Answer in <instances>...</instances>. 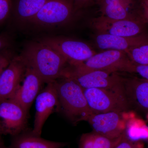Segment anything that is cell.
<instances>
[{"label":"cell","mask_w":148,"mask_h":148,"mask_svg":"<svg viewBox=\"0 0 148 148\" xmlns=\"http://www.w3.org/2000/svg\"><path fill=\"white\" fill-rule=\"evenodd\" d=\"M75 13L71 0H48L29 23L38 27L56 26L69 21Z\"/></svg>","instance_id":"52a82bcc"},{"label":"cell","mask_w":148,"mask_h":148,"mask_svg":"<svg viewBox=\"0 0 148 148\" xmlns=\"http://www.w3.org/2000/svg\"><path fill=\"white\" fill-rule=\"evenodd\" d=\"M96 45L103 50L127 51L138 46L148 43V36L141 34L137 36H119L106 34H98L95 38Z\"/></svg>","instance_id":"5bb4252c"},{"label":"cell","mask_w":148,"mask_h":148,"mask_svg":"<svg viewBox=\"0 0 148 148\" xmlns=\"http://www.w3.org/2000/svg\"><path fill=\"white\" fill-rule=\"evenodd\" d=\"M124 86L128 101L148 112V80L137 77L124 79Z\"/></svg>","instance_id":"9a60e30c"},{"label":"cell","mask_w":148,"mask_h":148,"mask_svg":"<svg viewBox=\"0 0 148 148\" xmlns=\"http://www.w3.org/2000/svg\"><path fill=\"white\" fill-rule=\"evenodd\" d=\"M36 114L32 133L40 136L44 125L49 116L60 109L54 82L47 84L36 99Z\"/></svg>","instance_id":"30bf717a"},{"label":"cell","mask_w":148,"mask_h":148,"mask_svg":"<svg viewBox=\"0 0 148 148\" xmlns=\"http://www.w3.org/2000/svg\"><path fill=\"white\" fill-rule=\"evenodd\" d=\"M38 41L60 53L70 65L84 62L96 53L88 45L80 41L54 36L44 37Z\"/></svg>","instance_id":"8992f818"},{"label":"cell","mask_w":148,"mask_h":148,"mask_svg":"<svg viewBox=\"0 0 148 148\" xmlns=\"http://www.w3.org/2000/svg\"><path fill=\"white\" fill-rule=\"evenodd\" d=\"M21 55L44 83L61 78L68 63L60 53L38 41L28 43Z\"/></svg>","instance_id":"6da1fadb"},{"label":"cell","mask_w":148,"mask_h":148,"mask_svg":"<svg viewBox=\"0 0 148 148\" xmlns=\"http://www.w3.org/2000/svg\"><path fill=\"white\" fill-rule=\"evenodd\" d=\"M78 148H96L91 132L85 133L82 135Z\"/></svg>","instance_id":"7402d4cb"},{"label":"cell","mask_w":148,"mask_h":148,"mask_svg":"<svg viewBox=\"0 0 148 148\" xmlns=\"http://www.w3.org/2000/svg\"><path fill=\"white\" fill-rule=\"evenodd\" d=\"M27 113L16 101L9 99L0 102V133L15 136L24 130Z\"/></svg>","instance_id":"ba28073f"},{"label":"cell","mask_w":148,"mask_h":148,"mask_svg":"<svg viewBox=\"0 0 148 148\" xmlns=\"http://www.w3.org/2000/svg\"><path fill=\"white\" fill-rule=\"evenodd\" d=\"M134 62L125 52L107 50L95 55L84 62L70 65L76 69L84 70H98L110 73L117 71L132 73Z\"/></svg>","instance_id":"5b68a950"},{"label":"cell","mask_w":148,"mask_h":148,"mask_svg":"<svg viewBox=\"0 0 148 148\" xmlns=\"http://www.w3.org/2000/svg\"><path fill=\"white\" fill-rule=\"evenodd\" d=\"M92 26L98 34H106L119 36H137L143 34L144 25L140 18L114 20L101 16L93 19Z\"/></svg>","instance_id":"9c48e42d"},{"label":"cell","mask_w":148,"mask_h":148,"mask_svg":"<svg viewBox=\"0 0 148 148\" xmlns=\"http://www.w3.org/2000/svg\"><path fill=\"white\" fill-rule=\"evenodd\" d=\"M1 135V133H0V145H3V143L2 140Z\"/></svg>","instance_id":"f1b7e54d"},{"label":"cell","mask_w":148,"mask_h":148,"mask_svg":"<svg viewBox=\"0 0 148 148\" xmlns=\"http://www.w3.org/2000/svg\"><path fill=\"white\" fill-rule=\"evenodd\" d=\"M48 0H17L14 8V16L18 22L29 23Z\"/></svg>","instance_id":"e0dca14e"},{"label":"cell","mask_w":148,"mask_h":148,"mask_svg":"<svg viewBox=\"0 0 148 148\" xmlns=\"http://www.w3.org/2000/svg\"><path fill=\"white\" fill-rule=\"evenodd\" d=\"M11 45V41L9 37L0 35V51L8 49Z\"/></svg>","instance_id":"484cf974"},{"label":"cell","mask_w":148,"mask_h":148,"mask_svg":"<svg viewBox=\"0 0 148 148\" xmlns=\"http://www.w3.org/2000/svg\"><path fill=\"white\" fill-rule=\"evenodd\" d=\"M27 68L21 55L14 56L0 75V102L13 97L24 79Z\"/></svg>","instance_id":"8fae6325"},{"label":"cell","mask_w":148,"mask_h":148,"mask_svg":"<svg viewBox=\"0 0 148 148\" xmlns=\"http://www.w3.org/2000/svg\"><path fill=\"white\" fill-rule=\"evenodd\" d=\"M14 137L11 144V148H62L67 145L66 143L45 140L32 132L19 134Z\"/></svg>","instance_id":"2e32d148"},{"label":"cell","mask_w":148,"mask_h":148,"mask_svg":"<svg viewBox=\"0 0 148 148\" xmlns=\"http://www.w3.org/2000/svg\"><path fill=\"white\" fill-rule=\"evenodd\" d=\"M14 56L12 52L7 49L0 51V75Z\"/></svg>","instance_id":"44dd1931"},{"label":"cell","mask_w":148,"mask_h":148,"mask_svg":"<svg viewBox=\"0 0 148 148\" xmlns=\"http://www.w3.org/2000/svg\"><path fill=\"white\" fill-rule=\"evenodd\" d=\"M132 73L138 74L143 79L148 80V65H139L134 63Z\"/></svg>","instance_id":"603a6c76"},{"label":"cell","mask_w":148,"mask_h":148,"mask_svg":"<svg viewBox=\"0 0 148 148\" xmlns=\"http://www.w3.org/2000/svg\"><path fill=\"white\" fill-rule=\"evenodd\" d=\"M62 77L71 78L83 89L104 88L124 90V79L115 73L98 70H80L71 66L66 68Z\"/></svg>","instance_id":"3957f363"},{"label":"cell","mask_w":148,"mask_h":148,"mask_svg":"<svg viewBox=\"0 0 148 148\" xmlns=\"http://www.w3.org/2000/svg\"><path fill=\"white\" fill-rule=\"evenodd\" d=\"M135 143H133L125 134L122 140L114 148H134Z\"/></svg>","instance_id":"d4e9b609"},{"label":"cell","mask_w":148,"mask_h":148,"mask_svg":"<svg viewBox=\"0 0 148 148\" xmlns=\"http://www.w3.org/2000/svg\"><path fill=\"white\" fill-rule=\"evenodd\" d=\"M0 148H5L3 145H0Z\"/></svg>","instance_id":"f546056e"},{"label":"cell","mask_w":148,"mask_h":148,"mask_svg":"<svg viewBox=\"0 0 148 148\" xmlns=\"http://www.w3.org/2000/svg\"><path fill=\"white\" fill-rule=\"evenodd\" d=\"M134 148H144V144L141 142H136V143H135Z\"/></svg>","instance_id":"83f0119b"},{"label":"cell","mask_w":148,"mask_h":148,"mask_svg":"<svg viewBox=\"0 0 148 148\" xmlns=\"http://www.w3.org/2000/svg\"><path fill=\"white\" fill-rule=\"evenodd\" d=\"M11 0H0V24L3 23L12 10Z\"/></svg>","instance_id":"ffe728a7"},{"label":"cell","mask_w":148,"mask_h":148,"mask_svg":"<svg viewBox=\"0 0 148 148\" xmlns=\"http://www.w3.org/2000/svg\"><path fill=\"white\" fill-rule=\"evenodd\" d=\"M44 83L36 72L27 66L23 84L10 99L16 101L28 112L32 103L40 92Z\"/></svg>","instance_id":"4fadbf2b"},{"label":"cell","mask_w":148,"mask_h":148,"mask_svg":"<svg viewBox=\"0 0 148 148\" xmlns=\"http://www.w3.org/2000/svg\"><path fill=\"white\" fill-rule=\"evenodd\" d=\"M96 148H114L122 140L125 133L119 138H111L91 132Z\"/></svg>","instance_id":"d6986e66"},{"label":"cell","mask_w":148,"mask_h":148,"mask_svg":"<svg viewBox=\"0 0 148 148\" xmlns=\"http://www.w3.org/2000/svg\"><path fill=\"white\" fill-rule=\"evenodd\" d=\"M88 107L92 114L111 112L123 113L128 109V101L124 90L104 88L84 89Z\"/></svg>","instance_id":"277c9868"},{"label":"cell","mask_w":148,"mask_h":148,"mask_svg":"<svg viewBox=\"0 0 148 148\" xmlns=\"http://www.w3.org/2000/svg\"><path fill=\"white\" fill-rule=\"evenodd\" d=\"M73 4L75 12L82 9L87 7L92 3L98 0H71Z\"/></svg>","instance_id":"cb8c5ba5"},{"label":"cell","mask_w":148,"mask_h":148,"mask_svg":"<svg viewBox=\"0 0 148 148\" xmlns=\"http://www.w3.org/2000/svg\"></svg>","instance_id":"4dcf8cb0"},{"label":"cell","mask_w":148,"mask_h":148,"mask_svg":"<svg viewBox=\"0 0 148 148\" xmlns=\"http://www.w3.org/2000/svg\"><path fill=\"white\" fill-rule=\"evenodd\" d=\"M60 109L75 123L87 121L92 114L85 96L84 89L71 78L62 77L54 82Z\"/></svg>","instance_id":"7a4b0ae2"},{"label":"cell","mask_w":148,"mask_h":148,"mask_svg":"<svg viewBox=\"0 0 148 148\" xmlns=\"http://www.w3.org/2000/svg\"><path fill=\"white\" fill-rule=\"evenodd\" d=\"M122 113L111 112L92 114L87 121L92 127L93 132L109 138H119L125 133L126 128Z\"/></svg>","instance_id":"7c38bea8"},{"label":"cell","mask_w":148,"mask_h":148,"mask_svg":"<svg viewBox=\"0 0 148 148\" xmlns=\"http://www.w3.org/2000/svg\"><path fill=\"white\" fill-rule=\"evenodd\" d=\"M141 3L144 18L148 23V0H141Z\"/></svg>","instance_id":"4316f807"},{"label":"cell","mask_w":148,"mask_h":148,"mask_svg":"<svg viewBox=\"0 0 148 148\" xmlns=\"http://www.w3.org/2000/svg\"><path fill=\"white\" fill-rule=\"evenodd\" d=\"M125 53L130 59L135 64L148 65V43L133 48Z\"/></svg>","instance_id":"ac0fdd59"}]
</instances>
